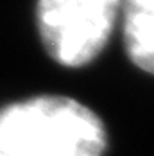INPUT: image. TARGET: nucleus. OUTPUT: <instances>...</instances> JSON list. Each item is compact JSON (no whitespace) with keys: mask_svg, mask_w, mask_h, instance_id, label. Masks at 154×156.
Returning a JSON list of instances; mask_svg holds the SVG:
<instances>
[{"mask_svg":"<svg viewBox=\"0 0 154 156\" xmlns=\"http://www.w3.org/2000/svg\"><path fill=\"white\" fill-rule=\"evenodd\" d=\"M102 119L66 95H34L0 106V156H104Z\"/></svg>","mask_w":154,"mask_h":156,"instance_id":"obj_1","label":"nucleus"},{"mask_svg":"<svg viewBox=\"0 0 154 156\" xmlns=\"http://www.w3.org/2000/svg\"><path fill=\"white\" fill-rule=\"evenodd\" d=\"M120 22L127 58L154 76V0H122Z\"/></svg>","mask_w":154,"mask_h":156,"instance_id":"obj_3","label":"nucleus"},{"mask_svg":"<svg viewBox=\"0 0 154 156\" xmlns=\"http://www.w3.org/2000/svg\"><path fill=\"white\" fill-rule=\"evenodd\" d=\"M122 0H38L36 25L47 54L61 66H86L104 50Z\"/></svg>","mask_w":154,"mask_h":156,"instance_id":"obj_2","label":"nucleus"}]
</instances>
